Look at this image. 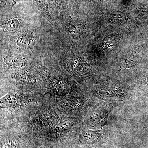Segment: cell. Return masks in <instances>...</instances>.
<instances>
[{
    "label": "cell",
    "instance_id": "cell-1",
    "mask_svg": "<svg viewBox=\"0 0 148 148\" xmlns=\"http://www.w3.org/2000/svg\"><path fill=\"white\" fill-rule=\"evenodd\" d=\"M112 109L111 105L102 102L90 111L86 118V123L92 127H101L107 123L108 117Z\"/></svg>",
    "mask_w": 148,
    "mask_h": 148
},
{
    "label": "cell",
    "instance_id": "cell-2",
    "mask_svg": "<svg viewBox=\"0 0 148 148\" xmlns=\"http://www.w3.org/2000/svg\"><path fill=\"white\" fill-rule=\"evenodd\" d=\"M101 130H86L82 131L79 136L82 143L88 145H93L101 141L102 133Z\"/></svg>",
    "mask_w": 148,
    "mask_h": 148
},
{
    "label": "cell",
    "instance_id": "cell-3",
    "mask_svg": "<svg viewBox=\"0 0 148 148\" xmlns=\"http://www.w3.org/2000/svg\"><path fill=\"white\" fill-rule=\"evenodd\" d=\"M19 95L16 92H10L1 98V107L4 108L12 107L15 106L18 103Z\"/></svg>",
    "mask_w": 148,
    "mask_h": 148
},
{
    "label": "cell",
    "instance_id": "cell-4",
    "mask_svg": "<svg viewBox=\"0 0 148 148\" xmlns=\"http://www.w3.org/2000/svg\"><path fill=\"white\" fill-rule=\"evenodd\" d=\"M84 30V25L82 22H72L70 24L69 31L72 34L81 35Z\"/></svg>",
    "mask_w": 148,
    "mask_h": 148
},
{
    "label": "cell",
    "instance_id": "cell-5",
    "mask_svg": "<svg viewBox=\"0 0 148 148\" xmlns=\"http://www.w3.org/2000/svg\"><path fill=\"white\" fill-rule=\"evenodd\" d=\"M89 69V66L85 63L81 62L74 66V72L78 75H83L87 74Z\"/></svg>",
    "mask_w": 148,
    "mask_h": 148
},
{
    "label": "cell",
    "instance_id": "cell-6",
    "mask_svg": "<svg viewBox=\"0 0 148 148\" xmlns=\"http://www.w3.org/2000/svg\"><path fill=\"white\" fill-rule=\"evenodd\" d=\"M53 89L58 94H64L67 92V88L66 85L62 81H53Z\"/></svg>",
    "mask_w": 148,
    "mask_h": 148
},
{
    "label": "cell",
    "instance_id": "cell-7",
    "mask_svg": "<svg viewBox=\"0 0 148 148\" xmlns=\"http://www.w3.org/2000/svg\"><path fill=\"white\" fill-rule=\"evenodd\" d=\"M72 126L71 123L69 121H64L58 123L55 127L56 132L62 133L67 131Z\"/></svg>",
    "mask_w": 148,
    "mask_h": 148
},
{
    "label": "cell",
    "instance_id": "cell-8",
    "mask_svg": "<svg viewBox=\"0 0 148 148\" xmlns=\"http://www.w3.org/2000/svg\"><path fill=\"white\" fill-rule=\"evenodd\" d=\"M32 40V37L29 35L24 34L21 35L18 38L17 44L18 45L21 46H26L31 43Z\"/></svg>",
    "mask_w": 148,
    "mask_h": 148
},
{
    "label": "cell",
    "instance_id": "cell-9",
    "mask_svg": "<svg viewBox=\"0 0 148 148\" xmlns=\"http://www.w3.org/2000/svg\"><path fill=\"white\" fill-rule=\"evenodd\" d=\"M6 63L10 66L16 68H21L24 65L22 60L16 58H8L6 60Z\"/></svg>",
    "mask_w": 148,
    "mask_h": 148
},
{
    "label": "cell",
    "instance_id": "cell-10",
    "mask_svg": "<svg viewBox=\"0 0 148 148\" xmlns=\"http://www.w3.org/2000/svg\"><path fill=\"white\" fill-rule=\"evenodd\" d=\"M19 22L17 19H10L5 25V28L8 32H12L15 31L17 29Z\"/></svg>",
    "mask_w": 148,
    "mask_h": 148
},
{
    "label": "cell",
    "instance_id": "cell-11",
    "mask_svg": "<svg viewBox=\"0 0 148 148\" xmlns=\"http://www.w3.org/2000/svg\"><path fill=\"white\" fill-rule=\"evenodd\" d=\"M5 148H20L18 144L14 141L11 140H6L5 142Z\"/></svg>",
    "mask_w": 148,
    "mask_h": 148
},
{
    "label": "cell",
    "instance_id": "cell-12",
    "mask_svg": "<svg viewBox=\"0 0 148 148\" xmlns=\"http://www.w3.org/2000/svg\"><path fill=\"white\" fill-rule=\"evenodd\" d=\"M34 1L38 4V5L42 6L44 3L45 0H34Z\"/></svg>",
    "mask_w": 148,
    "mask_h": 148
}]
</instances>
